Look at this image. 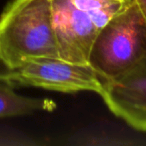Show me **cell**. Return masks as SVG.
<instances>
[{
    "mask_svg": "<svg viewBox=\"0 0 146 146\" xmlns=\"http://www.w3.org/2000/svg\"><path fill=\"white\" fill-rule=\"evenodd\" d=\"M0 57L12 70L26 61L59 57L49 0H11L0 15Z\"/></svg>",
    "mask_w": 146,
    "mask_h": 146,
    "instance_id": "1",
    "label": "cell"
},
{
    "mask_svg": "<svg viewBox=\"0 0 146 146\" xmlns=\"http://www.w3.org/2000/svg\"><path fill=\"white\" fill-rule=\"evenodd\" d=\"M59 57L88 64L94 39L133 0H49Z\"/></svg>",
    "mask_w": 146,
    "mask_h": 146,
    "instance_id": "2",
    "label": "cell"
},
{
    "mask_svg": "<svg viewBox=\"0 0 146 146\" xmlns=\"http://www.w3.org/2000/svg\"><path fill=\"white\" fill-rule=\"evenodd\" d=\"M145 58L146 20L133 1L98 33L88 55V64L107 82Z\"/></svg>",
    "mask_w": 146,
    "mask_h": 146,
    "instance_id": "3",
    "label": "cell"
},
{
    "mask_svg": "<svg viewBox=\"0 0 146 146\" xmlns=\"http://www.w3.org/2000/svg\"><path fill=\"white\" fill-rule=\"evenodd\" d=\"M9 83L14 87L32 86L63 93L89 91L101 95L106 81L89 64L43 57L12 69Z\"/></svg>",
    "mask_w": 146,
    "mask_h": 146,
    "instance_id": "4",
    "label": "cell"
},
{
    "mask_svg": "<svg viewBox=\"0 0 146 146\" xmlns=\"http://www.w3.org/2000/svg\"><path fill=\"white\" fill-rule=\"evenodd\" d=\"M100 96L114 115L134 129L146 132V58L106 82Z\"/></svg>",
    "mask_w": 146,
    "mask_h": 146,
    "instance_id": "5",
    "label": "cell"
},
{
    "mask_svg": "<svg viewBox=\"0 0 146 146\" xmlns=\"http://www.w3.org/2000/svg\"><path fill=\"white\" fill-rule=\"evenodd\" d=\"M14 86L0 80V118L30 115L35 112L53 111L56 103L46 98L23 96L14 91Z\"/></svg>",
    "mask_w": 146,
    "mask_h": 146,
    "instance_id": "6",
    "label": "cell"
},
{
    "mask_svg": "<svg viewBox=\"0 0 146 146\" xmlns=\"http://www.w3.org/2000/svg\"><path fill=\"white\" fill-rule=\"evenodd\" d=\"M11 69L3 62L0 57V80H4L9 83V77H10Z\"/></svg>",
    "mask_w": 146,
    "mask_h": 146,
    "instance_id": "7",
    "label": "cell"
},
{
    "mask_svg": "<svg viewBox=\"0 0 146 146\" xmlns=\"http://www.w3.org/2000/svg\"><path fill=\"white\" fill-rule=\"evenodd\" d=\"M146 20V0H133Z\"/></svg>",
    "mask_w": 146,
    "mask_h": 146,
    "instance_id": "8",
    "label": "cell"
}]
</instances>
